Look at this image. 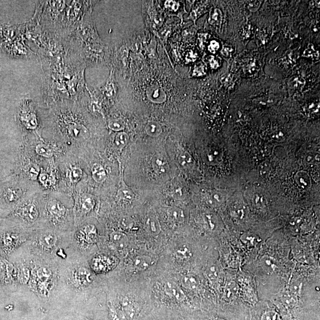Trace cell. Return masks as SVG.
Returning <instances> with one entry per match:
<instances>
[{"label":"cell","instance_id":"28","mask_svg":"<svg viewBox=\"0 0 320 320\" xmlns=\"http://www.w3.org/2000/svg\"><path fill=\"white\" fill-rule=\"evenodd\" d=\"M304 84V80L299 77L292 78L289 82V85L292 88H302Z\"/></svg>","mask_w":320,"mask_h":320},{"label":"cell","instance_id":"37","mask_svg":"<svg viewBox=\"0 0 320 320\" xmlns=\"http://www.w3.org/2000/svg\"><path fill=\"white\" fill-rule=\"evenodd\" d=\"M219 48V44L218 42H216V41H211L210 45L208 46L209 51L212 53V54H215Z\"/></svg>","mask_w":320,"mask_h":320},{"label":"cell","instance_id":"35","mask_svg":"<svg viewBox=\"0 0 320 320\" xmlns=\"http://www.w3.org/2000/svg\"><path fill=\"white\" fill-rule=\"evenodd\" d=\"M205 66L202 64H199V65H197L194 68L193 74L196 76H201L202 75L205 74Z\"/></svg>","mask_w":320,"mask_h":320},{"label":"cell","instance_id":"1","mask_svg":"<svg viewBox=\"0 0 320 320\" xmlns=\"http://www.w3.org/2000/svg\"><path fill=\"white\" fill-rule=\"evenodd\" d=\"M72 232L48 228L34 231L30 240L21 247L23 255L60 267L77 251L72 245Z\"/></svg>","mask_w":320,"mask_h":320},{"label":"cell","instance_id":"39","mask_svg":"<svg viewBox=\"0 0 320 320\" xmlns=\"http://www.w3.org/2000/svg\"><path fill=\"white\" fill-rule=\"evenodd\" d=\"M209 61H210V65L211 68L213 69H216L219 66V64L218 62V61L215 60V57L213 56H210L208 58Z\"/></svg>","mask_w":320,"mask_h":320},{"label":"cell","instance_id":"40","mask_svg":"<svg viewBox=\"0 0 320 320\" xmlns=\"http://www.w3.org/2000/svg\"><path fill=\"white\" fill-rule=\"evenodd\" d=\"M232 51V49L230 48L229 47L224 46V48L222 49V54L224 55V56H229L230 52Z\"/></svg>","mask_w":320,"mask_h":320},{"label":"cell","instance_id":"27","mask_svg":"<svg viewBox=\"0 0 320 320\" xmlns=\"http://www.w3.org/2000/svg\"><path fill=\"white\" fill-rule=\"evenodd\" d=\"M108 127L113 131L120 132L125 129V125L121 119H113L108 122Z\"/></svg>","mask_w":320,"mask_h":320},{"label":"cell","instance_id":"20","mask_svg":"<svg viewBox=\"0 0 320 320\" xmlns=\"http://www.w3.org/2000/svg\"><path fill=\"white\" fill-rule=\"evenodd\" d=\"M145 130L147 134L151 137H158L163 132L161 125L154 121L149 122L145 128Z\"/></svg>","mask_w":320,"mask_h":320},{"label":"cell","instance_id":"16","mask_svg":"<svg viewBox=\"0 0 320 320\" xmlns=\"http://www.w3.org/2000/svg\"><path fill=\"white\" fill-rule=\"evenodd\" d=\"M164 291L169 297L173 298L177 300H183L185 299V293L176 283L168 282L164 285Z\"/></svg>","mask_w":320,"mask_h":320},{"label":"cell","instance_id":"13","mask_svg":"<svg viewBox=\"0 0 320 320\" xmlns=\"http://www.w3.org/2000/svg\"><path fill=\"white\" fill-rule=\"evenodd\" d=\"M147 96L153 103L163 104L166 100V94L163 89L158 85L150 86L147 88Z\"/></svg>","mask_w":320,"mask_h":320},{"label":"cell","instance_id":"7","mask_svg":"<svg viewBox=\"0 0 320 320\" xmlns=\"http://www.w3.org/2000/svg\"><path fill=\"white\" fill-rule=\"evenodd\" d=\"M60 176V191L72 197L76 189L82 184L85 171L77 155L66 153L57 161Z\"/></svg>","mask_w":320,"mask_h":320},{"label":"cell","instance_id":"36","mask_svg":"<svg viewBox=\"0 0 320 320\" xmlns=\"http://www.w3.org/2000/svg\"><path fill=\"white\" fill-rule=\"evenodd\" d=\"M260 4L261 2L259 1H250L248 4H247V8H248V9L250 11H251V12H254L258 10V8H259Z\"/></svg>","mask_w":320,"mask_h":320},{"label":"cell","instance_id":"4","mask_svg":"<svg viewBox=\"0 0 320 320\" xmlns=\"http://www.w3.org/2000/svg\"><path fill=\"white\" fill-rule=\"evenodd\" d=\"M46 192L41 191L24 199L4 218L31 232L44 228L43 211Z\"/></svg>","mask_w":320,"mask_h":320},{"label":"cell","instance_id":"25","mask_svg":"<svg viewBox=\"0 0 320 320\" xmlns=\"http://www.w3.org/2000/svg\"><path fill=\"white\" fill-rule=\"evenodd\" d=\"M147 228L153 235H157L161 232V226L156 218H149L146 222Z\"/></svg>","mask_w":320,"mask_h":320},{"label":"cell","instance_id":"29","mask_svg":"<svg viewBox=\"0 0 320 320\" xmlns=\"http://www.w3.org/2000/svg\"><path fill=\"white\" fill-rule=\"evenodd\" d=\"M118 196L125 200H131L133 198V193L129 189L122 188L118 191Z\"/></svg>","mask_w":320,"mask_h":320},{"label":"cell","instance_id":"5","mask_svg":"<svg viewBox=\"0 0 320 320\" xmlns=\"http://www.w3.org/2000/svg\"><path fill=\"white\" fill-rule=\"evenodd\" d=\"M41 191L37 183L18 175L13 174L0 183V211L4 218L22 200Z\"/></svg>","mask_w":320,"mask_h":320},{"label":"cell","instance_id":"24","mask_svg":"<svg viewBox=\"0 0 320 320\" xmlns=\"http://www.w3.org/2000/svg\"><path fill=\"white\" fill-rule=\"evenodd\" d=\"M222 21V14L218 8H215L211 13L209 22L213 26H220Z\"/></svg>","mask_w":320,"mask_h":320},{"label":"cell","instance_id":"14","mask_svg":"<svg viewBox=\"0 0 320 320\" xmlns=\"http://www.w3.org/2000/svg\"><path fill=\"white\" fill-rule=\"evenodd\" d=\"M91 176L96 183L102 184L107 180V172L104 166L99 163H94L91 168Z\"/></svg>","mask_w":320,"mask_h":320},{"label":"cell","instance_id":"19","mask_svg":"<svg viewBox=\"0 0 320 320\" xmlns=\"http://www.w3.org/2000/svg\"><path fill=\"white\" fill-rule=\"evenodd\" d=\"M122 309L124 315L128 319H132L135 315V309L132 301L128 298H124L122 300Z\"/></svg>","mask_w":320,"mask_h":320},{"label":"cell","instance_id":"31","mask_svg":"<svg viewBox=\"0 0 320 320\" xmlns=\"http://www.w3.org/2000/svg\"><path fill=\"white\" fill-rule=\"evenodd\" d=\"M277 314L275 311H269L264 313L261 317V320H277Z\"/></svg>","mask_w":320,"mask_h":320},{"label":"cell","instance_id":"41","mask_svg":"<svg viewBox=\"0 0 320 320\" xmlns=\"http://www.w3.org/2000/svg\"><path fill=\"white\" fill-rule=\"evenodd\" d=\"M187 58V60L189 61H193L195 60V57H194V55L192 52H191L190 54H189L187 55V58Z\"/></svg>","mask_w":320,"mask_h":320},{"label":"cell","instance_id":"34","mask_svg":"<svg viewBox=\"0 0 320 320\" xmlns=\"http://www.w3.org/2000/svg\"><path fill=\"white\" fill-rule=\"evenodd\" d=\"M207 276L211 280H215L218 279L219 273L218 269L215 266L211 267L207 270Z\"/></svg>","mask_w":320,"mask_h":320},{"label":"cell","instance_id":"10","mask_svg":"<svg viewBox=\"0 0 320 320\" xmlns=\"http://www.w3.org/2000/svg\"><path fill=\"white\" fill-rule=\"evenodd\" d=\"M72 199L74 202V215L75 227L81 224L85 216L93 212L96 206V200L92 194L85 193L77 188L74 191Z\"/></svg>","mask_w":320,"mask_h":320},{"label":"cell","instance_id":"9","mask_svg":"<svg viewBox=\"0 0 320 320\" xmlns=\"http://www.w3.org/2000/svg\"><path fill=\"white\" fill-rule=\"evenodd\" d=\"M98 240V230L91 223L80 224L74 228L72 236V245L77 252L85 251Z\"/></svg>","mask_w":320,"mask_h":320},{"label":"cell","instance_id":"11","mask_svg":"<svg viewBox=\"0 0 320 320\" xmlns=\"http://www.w3.org/2000/svg\"><path fill=\"white\" fill-rule=\"evenodd\" d=\"M16 284L15 268L12 261L0 256V285Z\"/></svg>","mask_w":320,"mask_h":320},{"label":"cell","instance_id":"26","mask_svg":"<svg viewBox=\"0 0 320 320\" xmlns=\"http://www.w3.org/2000/svg\"><path fill=\"white\" fill-rule=\"evenodd\" d=\"M182 284L184 287L189 289H194L198 286V281L196 278L192 275H188L183 278Z\"/></svg>","mask_w":320,"mask_h":320},{"label":"cell","instance_id":"33","mask_svg":"<svg viewBox=\"0 0 320 320\" xmlns=\"http://www.w3.org/2000/svg\"><path fill=\"white\" fill-rule=\"evenodd\" d=\"M244 243L247 244V246H254L258 242L256 236L246 235L243 238Z\"/></svg>","mask_w":320,"mask_h":320},{"label":"cell","instance_id":"3","mask_svg":"<svg viewBox=\"0 0 320 320\" xmlns=\"http://www.w3.org/2000/svg\"><path fill=\"white\" fill-rule=\"evenodd\" d=\"M23 255L28 258L32 269L27 287L41 300L47 301L51 299L61 283L60 267L57 264Z\"/></svg>","mask_w":320,"mask_h":320},{"label":"cell","instance_id":"32","mask_svg":"<svg viewBox=\"0 0 320 320\" xmlns=\"http://www.w3.org/2000/svg\"><path fill=\"white\" fill-rule=\"evenodd\" d=\"M192 161V158L190 156V155L187 152H183L182 154H181L179 157V163L181 165L185 166L187 164L191 163Z\"/></svg>","mask_w":320,"mask_h":320},{"label":"cell","instance_id":"22","mask_svg":"<svg viewBox=\"0 0 320 320\" xmlns=\"http://www.w3.org/2000/svg\"><path fill=\"white\" fill-rule=\"evenodd\" d=\"M176 257L180 260H189L192 256L191 250L186 245L178 247L176 250Z\"/></svg>","mask_w":320,"mask_h":320},{"label":"cell","instance_id":"12","mask_svg":"<svg viewBox=\"0 0 320 320\" xmlns=\"http://www.w3.org/2000/svg\"><path fill=\"white\" fill-rule=\"evenodd\" d=\"M109 244L113 249L118 251H122L127 248L129 244V238L125 233L114 231L110 233Z\"/></svg>","mask_w":320,"mask_h":320},{"label":"cell","instance_id":"17","mask_svg":"<svg viewBox=\"0 0 320 320\" xmlns=\"http://www.w3.org/2000/svg\"><path fill=\"white\" fill-rule=\"evenodd\" d=\"M152 166L154 171L160 175L166 174L169 170L168 161L161 155H156L152 158Z\"/></svg>","mask_w":320,"mask_h":320},{"label":"cell","instance_id":"43","mask_svg":"<svg viewBox=\"0 0 320 320\" xmlns=\"http://www.w3.org/2000/svg\"><path fill=\"white\" fill-rule=\"evenodd\" d=\"M82 320H91L88 319H83Z\"/></svg>","mask_w":320,"mask_h":320},{"label":"cell","instance_id":"2","mask_svg":"<svg viewBox=\"0 0 320 320\" xmlns=\"http://www.w3.org/2000/svg\"><path fill=\"white\" fill-rule=\"evenodd\" d=\"M72 197L60 192H46L43 211L44 228L72 232L75 228Z\"/></svg>","mask_w":320,"mask_h":320},{"label":"cell","instance_id":"23","mask_svg":"<svg viewBox=\"0 0 320 320\" xmlns=\"http://www.w3.org/2000/svg\"><path fill=\"white\" fill-rule=\"evenodd\" d=\"M261 265L262 268L268 273H272L277 268V264L274 258L266 256L261 259Z\"/></svg>","mask_w":320,"mask_h":320},{"label":"cell","instance_id":"8","mask_svg":"<svg viewBox=\"0 0 320 320\" xmlns=\"http://www.w3.org/2000/svg\"><path fill=\"white\" fill-rule=\"evenodd\" d=\"M18 119L22 130L29 135L41 136L40 130L43 126L40 112H37L36 107L30 100H26L21 105L18 113Z\"/></svg>","mask_w":320,"mask_h":320},{"label":"cell","instance_id":"15","mask_svg":"<svg viewBox=\"0 0 320 320\" xmlns=\"http://www.w3.org/2000/svg\"><path fill=\"white\" fill-rule=\"evenodd\" d=\"M152 258L147 256H139L132 261V268L136 272L146 271L152 265Z\"/></svg>","mask_w":320,"mask_h":320},{"label":"cell","instance_id":"21","mask_svg":"<svg viewBox=\"0 0 320 320\" xmlns=\"http://www.w3.org/2000/svg\"><path fill=\"white\" fill-rule=\"evenodd\" d=\"M128 141H129V136L127 133L121 132L115 136L114 145L117 149H121L127 146Z\"/></svg>","mask_w":320,"mask_h":320},{"label":"cell","instance_id":"30","mask_svg":"<svg viewBox=\"0 0 320 320\" xmlns=\"http://www.w3.org/2000/svg\"><path fill=\"white\" fill-rule=\"evenodd\" d=\"M303 57H312L314 59H319V53L314 49L312 44H310L308 48L305 49L304 54H303Z\"/></svg>","mask_w":320,"mask_h":320},{"label":"cell","instance_id":"38","mask_svg":"<svg viewBox=\"0 0 320 320\" xmlns=\"http://www.w3.org/2000/svg\"><path fill=\"white\" fill-rule=\"evenodd\" d=\"M166 7L172 11H176L179 8V2L174 1H167L166 2Z\"/></svg>","mask_w":320,"mask_h":320},{"label":"cell","instance_id":"18","mask_svg":"<svg viewBox=\"0 0 320 320\" xmlns=\"http://www.w3.org/2000/svg\"><path fill=\"white\" fill-rule=\"evenodd\" d=\"M168 215L170 220L175 224L182 223L184 221L185 215L183 211L177 207L170 208L168 210Z\"/></svg>","mask_w":320,"mask_h":320},{"label":"cell","instance_id":"6","mask_svg":"<svg viewBox=\"0 0 320 320\" xmlns=\"http://www.w3.org/2000/svg\"><path fill=\"white\" fill-rule=\"evenodd\" d=\"M33 232L6 218L0 221V256L8 259L31 238Z\"/></svg>","mask_w":320,"mask_h":320},{"label":"cell","instance_id":"42","mask_svg":"<svg viewBox=\"0 0 320 320\" xmlns=\"http://www.w3.org/2000/svg\"><path fill=\"white\" fill-rule=\"evenodd\" d=\"M4 218V215L3 213H2L1 211H0V221H1V219L2 218Z\"/></svg>","mask_w":320,"mask_h":320}]
</instances>
